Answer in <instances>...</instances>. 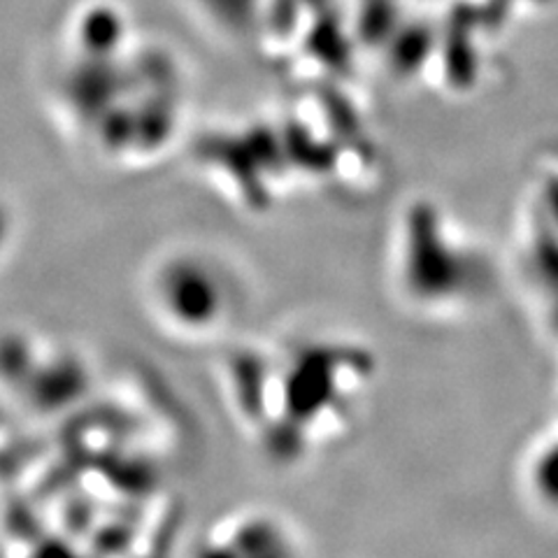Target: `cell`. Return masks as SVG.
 Returning <instances> with one entry per match:
<instances>
[{"instance_id":"6da1fadb","label":"cell","mask_w":558,"mask_h":558,"mask_svg":"<svg viewBox=\"0 0 558 558\" xmlns=\"http://www.w3.org/2000/svg\"><path fill=\"white\" fill-rule=\"evenodd\" d=\"M389 250L398 301L426 319L477 310L498 287L492 256L430 198H414L400 209Z\"/></svg>"},{"instance_id":"7a4b0ae2","label":"cell","mask_w":558,"mask_h":558,"mask_svg":"<svg viewBox=\"0 0 558 558\" xmlns=\"http://www.w3.org/2000/svg\"><path fill=\"white\" fill-rule=\"evenodd\" d=\"M154 301L166 319L186 330H209L231 317L238 282L217 256L184 252L166 258L154 272Z\"/></svg>"},{"instance_id":"3957f363","label":"cell","mask_w":558,"mask_h":558,"mask_svg":"<svg viewBox=\"0 0 558 558\" xmlns=\"http://www.w3.org/2000/svg\"><path fill=\"white\" fill-rule=\"evenodd\" d=\"M521 482L535 508L558 514V428L531 447L523 459Z\"/></svg>"}]
</instances>
